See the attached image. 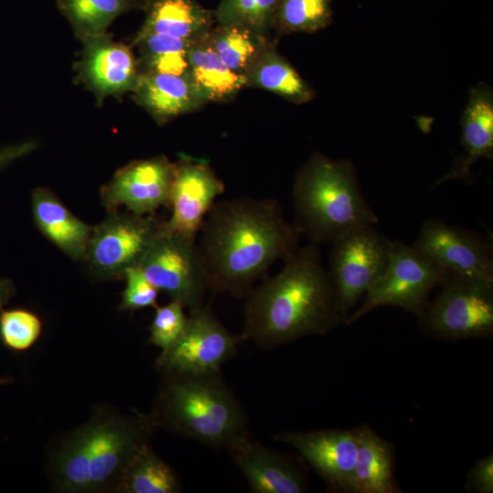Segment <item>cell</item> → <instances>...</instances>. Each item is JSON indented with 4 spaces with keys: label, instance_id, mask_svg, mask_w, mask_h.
Segmentation results:
<instances>
[{
    "label": "cell",
    "instance_id": "36",
    "mask_svg": "<svg viewBox=\"0 0 493 493\" xmlns=\"http://www.w3.org/2000/svg\"><path fill=\"white\" fill-rule=\"evenodd\" d=\"M14 287L10 280L0 279V309L10 299Z\"/></svg>",
    "mask_w": 493,
    "mask_h": 493
},
{
    "label": "cell",
    "instance_id": "30",
    "mask_svg": "<svg viewBox=\"0 0 493 493\" xmlns=\"http://www.w3.org/2000/svg\"><path fill=\"white\" fill-rule=\"evenodd\" d=\"M332 17L331 0H278L273 27L282 34L314 33Z\"/></svg>",
    "mask_w": 493,
    "mask_h": 493
},
{
    "label": "cell",
    "instance_id": "15",
    "mask_svg": "<svg viewBox=\"0 0 493 493\" xmlns=\"http://www.w3.org/2000/svg\"><path fill=\"white\" fill-rule=\"evenodd\" d=\"M275 440L297 449L331 487L351 492L357 454L354 429L283 432Z\"/></svg>",
    "mask_w": 493,
    "mask_h": 493
},
{
    "label": "cell",
    "instance_id": "28",
    "mask_svg": "<svg viewBox=\"0 0 493 493\" xmlns=\"http://www.w3.org/2000/svg\"><path fill=\"white\" fill-rule=\"evenodd\" d=\"M90 459L86 425L58 448L53 462L54 481L63 492H90Z\"/></svg>",
    "mask_w": 493,
    "mask_h": 493
},
{
    "label": "cell",
    "instance_id": "14",
    "mask_svg": "<svg viewBox=\"0 0 493 493\" xmlns=\"http://www.w3.org/2000/svg\"><path fill=\"white\" fill-rule=\"evenodd\" d=\"M174 167L164 157L133 162L103 187L102 202L110 211L123 205L136 215H150L160 206H169Z\"/></svg>",
    "mask_w": 493,
    "mask_h": 493
},
{
    "label": "cell",
    "instance_id": "31",
    "mask_svg": "<svg viewBox=\"0 0 493 493\" xmlns=\"http://www.w3.org/2000/svg\"><path fill=\"white\" fill-rule=\"evenodd\" d=\"M278 0H221L214 11L215 24H241L268 37Z\"/></svg>",
    "mask_w": 493,
    "mask_h": 493
},
{
    "label": "cell",
    "instance_id": "24",
    "mask_svg": "<svg viewBox=\"0 0 493 493\" xmlns=\"http://www.w3.org/2000/svg\"><path fill=\"white\" fill-rule=\"evenodd\" d=\"M245 78L247 86L267 89L296 104L314 97L311 87L272 45L256 59Z\"/></svg>",
    "mask_w": 493,
    "mask_h": 493
},
{
    "label": "cell",
    "instance_id": "10",
    "mask_svg": "<svg viewBox=\"0 0 493 493\" xmlns=\"http://www.w3.org/2000/svg\"><path fill=\"white\" fill-rule=\"evenodd\" d=\"M90 459V492L115 489L135 452L156 427L151 415L98 414L86 424Z\"/></svg>",
    "mask_w": 493,
    "mask_h": 493
},
{
    "label": "cell",
    "instance_id": "1",
    "mask_svg": "<svg viewBox=\"0 0 493 493\" xmlns=\"http://www.w3.org/2000/svg\"><path fill=\"white\" fill-rule=\"evenodd\" d=\"M197 236L208 289L244 298L276 261L297 251L300 234L277 200L240 197L215 201Z\"/></svg>",
    "mask_w": 493,
    "mask_h": 493
},
{
    "label": "cell",
    "instance_id": "3",
    "mask_svg": "<svg viewBox=\"0 0 493 493\" xmlns=\"http://www.w3.org/2000/svg\"><path fill=\"white\" fill-rule=\"evenodd\" d=\"M294 226L316 245L378 223L359 186L353 164L316 153L297 173L291 194Z\"/></svg>",
    "mask_w": 493,
    "mask_h": 493
},
{
    "label": "cell",
    "instance_id": "4",
    "mask_svg": "<svg viewBox=\"0 0 493 493\" xmlns=\"http://www.w3.org/2000/svg\"><path fill=\"white\" fill-rule=\"evenodd\" d=\"M151 417L155 426L215 448L228 449L248 433L245 413L220 373L166 374Z\"/></svg>",
    "mask_w": 493,
    "mask_h": 493
},
{
    "label": "cell",
    "instance_id": "16",
    "mask_svg": "<svg viewBox=\"0 0 493 493\" xmlns=\"http://www.w3.org/2000/svg\"><path fill=\"white\" fill-rule=\"evenodd\" d=\"M84 42L80 74L100 98L133 91L139 65L127 46L113 41L107 34L81 38Z\"/></svg>",
    "mask_w": 493,
    "mask_h": 493
},
{
    "label": "cell",
    "instance_id": "8",
    "mask_svg": "<svg viewBox=\"0 0 493 493\" xmlns=\"http://www.w3.org/2000/svg\"><path fill=\"white\" fill-rule=\"evenodd\" d=\"M442 290L420 318L446 339L489 337L493 333V283L447 276Z\"/></svg>",
    "mask_w": 493,
    "mask_h": 493
},
{
    "label": "cell",
    "instance_id": "29",
    "mask_svg": "<svg viewBox=\"0 0 493 493\" xmlns=\"http://www.w3.org/2000/svg\"><path fill=\"white\" fill-rule=\"evenodd\" d=\"M194 41L158 34L138 33L134 43L141 53L138 62L140 72L169 73L190 79L189 52Z\"/></svg>",
    "mask_w": 493,
    "mask_h": 493
},
{
    "label": "cell",
    "instance_id": "33",
    "mask_svg": "<svg viewBox=\"0 0 493 493\" xmlns=\"http://www.w3.org/2000/svg\"><path fill=\"white\" fill-rule=\"evenodd\" d=\"M184 309V305L174 299L166 305L155 307L150 328V341L162 351L170 349L184 334L188 324Z\"/></svg>",
    "mask_w": 493,
    "mask_h": 493
},
{
    "label": "cell",
    "instance_id": "6",
    "mask_svg": "<svg viewBox=\"0 0 493 493\" xmlns=\"http://www.w3.org/2000/svg\"><path fill=\"white\" fill-rule=\"evenodd\" d=\"M392 241L374 225L354 228L334 240L329 274L332 281L342 323L351 310L383 274Z\"/></svg>",
    "mask_w": 493,
    "mask_h": 493
},
{
    "label": "cell",
    "instance_id": "17",
    "mask_svg": "<svg viewBox=\"0 0 493 493\" xmlns=\"http://www.w3.org/2000/svg\"><path fill=\"white\" fill-rule=\"evenodd\" d=\"M461 128L463 154L446 173L435 181L432 188L450 180L467 181L474 164L482 158H492L493 92L488 85L479 83L470 89L461 117Z\"/></svg>",
    "mask_w": 493,
    "mask_h": 493
},
{
    "label": "cell",
    "instance_id": "12",
    "mask_svg": "<svg viewBox=\"0 0 493 493\" xmlns=\"http://www.w3.org/2000/svg\"><path fill=\"white\" fill-rule=\"evenodd\" d=\"M413 246L447 276L493 283L492 246L475 232L430 218L422 225Z\"/></svg>",
    "mask_w": 493,
    "mask_h": 493
},
{
    "label": "cell",
    "instance_id": "19",
    "mask_svg": "<svg viewBox=\"0 0 493 493\" xmlns=\"http://www.w3.org/2000/svg\"><path fill=\"white\" fill-rule=\"evenodd\" d=\"M32 213L41 233L73 259L83 260L93 226L75 216L48 189L32 194Z\"/></svg>",
    "mask_w": 493,
    "mask_h": 493
},
{
    "label": "cell",
    "instance_id": "23",
    "mask_svg": "<svg viewBox=\"0 0 493 493\" xmlns=\"http://www.w3.org/2000/svg\"><path fill=\"white\" fill-rule=\"evenodd\" d=\"M206 35L196 39L189 52L191 82L204 102L232 99L247 86L246 80L226 66L209 44Z\"/></svg>",
    "mask_w": 493,
    "mask_h": 493
},
{
    "label": "cell",
    "instance_id": "21",
    "mask_svg": "<svg viewBox=\"0 0 493 493\" xmlns=\"http://www.w3.org/2000/svg\"><path fill=\"white\" fill-rule=\"evenodd\" d=\"M147 15L139 34H158L196 40L215 26L214 12L196 0H149Z\"/></svg>",
    "mask_w": 493,
    "mask_h": 493
},
{
    "label": "cell",
    "instance_id": "22",
    "mask_svg": "<svg viewBox=\"0 0 493 493\" xmlns=\"http://www.w3.org/2000/svg\"><path fill=\"white\" fill-rule=\"evenodd\" d=\"M357 454L351 492L393 493V455L388 443L368 425L354 429Z\"/></svg>",
    "mask_w": 493,
    "mask_h": 493
},
{
    "label": "cell",
    "instance_id": "5",
    "mask_svg": "<svg viewBox=\"0 0 493 493\" xmlns=\"http://www.w3.org/2000/svg\"><path fill=\"white\" fill-rule=\"evenodd\" d=\"M447 275L432 259L400 241H392L387 265L363 296L361 306L348 317L351 324L382 306H394L420 317L429 292Z\"/></svg>",
    "mask_w": 493,
    "mask_h": 493
},
{
    "label": "cell",
    "instance_id": "7",
    "mask_svg": "<svg viewBox=\"0 0 493 493\" xmlns=\"http://www.w3.org/2000/svg\"><path fill=\"white\" fill-rule=\"evenodd\" d=\"M138 267L159 291L180 301L190 313L204 306L208 287L196 240L161 226Z\"/></svg>",
    "mask_w": 493,
    "mask_h": 493
},
{
    "label": "cell",
    "instance_id": "18",
    "mask_svg": "<svg viewBox=\"0 0 493 493\" xmlns=\"http://www.w3.org/2000/svg\"><path fill=\"white\" fill-rule=\"evenodd\" d=\"M255 493H302L304 480L282 456L257 443L248 433L227 449Z\"/></svg>",
    "mask_w": 493,
    "mask_h": 493
},
{
    "label": "cell",
    "instance_id": "9",
    "mask_svg": "<svg viewBox=\"0 0 493 493\" xmlns=\"http://www.w3.org/2000/svg\"><path fill=\"white\" fill-rule=\"evenodd\" d=\"M161 226L151 214L111 210L93 226L83 260L98 278H123L129 268L139 267Z\"/></svg>",
    "mask_w": 493,
    "mask_h": 493
},
{
    "label": "cell",
    "instance_id": "35",
    "mask_svg": "<svg viewBox=\"0 0 493 493\" xmlns=\"http://www.w3.org/2000/svg\"><path fill=\"white\" fill-rule=\"evenodd\" d=\"M469 487L479 493L493 492V455L479 460L467 476Z\"/></svg>",
    "mask_w": 493,
    "mask_h": 493
},
{
    "label": "cell",
    "instance_id": "26",
    "mask_svg": "<svg viewBox=\"0 0 493 493\" xmlns=\"http://www.w3.org/2000/svg\"><path fill=\"white\" fill-rule=\"evenodd\" d=\"M180 482L173 469L148 443L142 445L124 468L116 491L124 493H177Z\"/></svg>",
    "mask_w": 493,
    "mask_h": 493
},
{
    "label": "cell",
    "instance_id": "13",
    "mask_svg": "<svg viewBox=\"0 0 493 493\" xmlns=\"http://www.w3.org/2000/svg\"><path fill=\"white\" fill-rule=\"evenodd\" d=\"M224 183L204 161L184 158L175 163L169 206L171 217L162 223L165 230L196 240L204 219Z\"/></svg>",
    "mask_w": 493,
    "mask_h": 493
},
{
    "label": "cell",
    "instance_id": "25",
    "mask_svg": "<svg viewBox=\"0 0 493 493\" xmlns=\"http://www.w3.org/2000/svg\"><path fill=\"white\" fill-rule=\"evenodd\" d=\"M206 37L226 66L244 78L256 59L271 46L268 37L236 23L215 24Z\"/></svg>",
    "mask_w": 493,
    "mask_h": 493
},
{
    "label": "cell",
    "instance_id": "27",
    "mask_svg": "<svg viewBox=\"0 0 493 493\" xmlns=\"http://www.w3.org/2000/svg\"><path fill=\"white\" fill-rule=\"evenodd\" d=\"M61 13L80 37L105 35L119 16L133 9H146L149 0H57Z\"/></svg>",
    "mask_w": 493,
    "mask_h": 493
},
{
    "label": "cell",
    "instance_id": "20",
    "mask_svg": "<svg viewBox=\"0 0 493 493\" xmlns=\"http://www.w3.org/2000/svg\"><path fill=\"white\" fill-rule=\"evenodd\" d=\"M133 91L137 100L160 122L205 103L190 79L174 74L142 71Z\"/></svg>",
    "mask_w": 493,
    "mask_h": 493
},
{
    "label": "cell",
    "instance_id": "2",
    "mask_svg": "<svg viewBox=\"0 0 493 493\" xmlns=\"http://www.w3.org/2000/svg\"><path fill=\"white\" fill-rule=\"evenodd\" d=\"M246 297L244 341L265 349L326 334L342 323L336 292L320 250L310 243Z\"/></svg>",
    "mask_w": 493,
    "mask_h": 493
},
{
    "label": "cell",
    "instance_id": "34",
    "mask_svg": "<svg viewBox=\"0 0 493 493\" xmlns=\"http://www.w3.org/2000/svg\"><path fill=\"white\" fill-rule=\"evenodd\" d=\"M123 278L126 280V285L122 292L121 309L136 310L156 307L159 290L146 278L138 267L129 268Z\"/></svg>",
    "mask_w": 493,
    "mask_h": 493
},
{
    "label": "cell",
    "instance_id": "11",
    "mask_svg": "<svg viewBox=\"0 0 493 493\" xmlns=\"http://www.w3.org/2000/svg\"><path fill=\"white\" fill-rule=\"evenodd\" d=\"M187 327L179 341L156 359L165 374L210 375L220 373L244 341L232 335L214 316L209 306L190 313Z\"/></svg>",
    "mask_w": 493,
    "mask_h": 493
},
{
    "label": "cell",
    "instance_id": "32",
    "mask_svg": "<svg viewBox=\"0 0 493 493\" xmlns=\"http://www.w3.org/2000/svg\"><path fill=\"white\" fill-rule=\"evenodd\" d=\"M41 321L32 312L12 309L0 316V336L3 342L16 351L32 346L41 333Z\"/></svg>",
    "mask_w": 493,
    "mask_h": 493
}]
</instances>
